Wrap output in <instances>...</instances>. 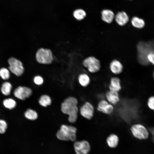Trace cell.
I'll return each instance as SVG.
<instances>
[{"label":"cell","instance_id":"6da1fadb","mask_svg":"<svg viewBox=\"0 0 154 154\" xmlns=\"http://www.w3.org/2000/svg\"><path fill=\"white\" fill-rule=\"evenodd\" d=\"M77 99L72 96H70L64 100L61 105V110L64 114L68 116V121L74 123L77 120L78 109L77 106Z\"/></svg>","mask_w":154,"mask_h":154},{"label":"cell","instance_id":"7a4b0ae2","mask_svg":"<svg viewBox=\"0 0 154 154\" xmlns=\"http://www.w3.org/2000/svg\"><path fill=\"white\" fill-rule=\"evenodd\" d=\"M137 58L139 63L143 66L149 65L150 63L148 60L147 56L150 53H154L153 43L151 41H140L137 44Z\"/></svg>","mask_w":154,"mask_h":154},{"label":"cell","instance_id":"3957f363","mask_svg":"<svg viewBox=\"0 0 154 154\" xmlns=\"http://www.w3.org/2000/svg\"><path fill=\"white\" fill-rule=\"evenodd\" d=\"M77 131L76 128L73 126L62 125L57 131L56 136L61 140L75 141L76 138Z\"/></svg>","mask_w":154,"mask_h":154},{"label":"cell","instance_id":"277c9868","mask_svg":"<svg viewBox=\"0 0 154 154\" xmlns=\"http://www.w3.org/2000/svg\"><path fill=\"white\" fill-rule=\"evenodd\" d=\"M37 61L39 63L44 64H51L53 60L51 50L48 49L39 48L36 54Z\"/></svg>","mask_w":154,"mask_h":154},{"label":"cell","instance_id":"5b68a950","mask_svg":"<svg viewBox=\"0 0 154 154\" xmlns=\"http://www.w3.org/2000/svg\"><path fill=\"white\" fill-rule=\"evenodd\" d=\"M82 64L89 72L92 73L98 72L101 68L100 61L93 56H89L83 60Z\"/></svg>","mask_w":154,"mask_h":154},{"label":"cell","instance_id":"8992f818","mask_svg":"<svg viewBox=\"0 0 154 154\" xmlns=\"http://www.w3.org/2000/svg\"><path fill=\"white\" fill-rule=\"evenodd\" d=\"M9 68L13 74L17 76H21L24 71L22 63L19 60L14 57L9 58L8 60Z\"/></svg>","mask_w":154,"mask_h":154},{"label":"cell","instance_id":"52a82bcc","mask_svg":"<svg viewBox=\"0 0 154 154\" xmlns=\"http://www.w3.org/2000/svg\"><path fill=\"white\" fill-rule=\"evenodd\" d=\"M131 131L135 137L140 139H147L149 133L147 130L143 125L137 124L133 125L131 127Z\"/></svg>","mask_w":154,"mask_h":154},{"label":"cell","instance_id":"ba28073f","mask_svg":"<svg viewBox=\"0 0 154 154\" xmlns=\"http://www.w3.org/2000/svg\"><path fill=\"white\" fill-rule=\"evenodd\" d=\"M74 147L76 154H88L90 150V144L85 140L75 141Z\"/></svg>","mask_w":154,"mask_h":154},{"label":"cell","instance_id":"9c48e42d","mask_svg":"<svg viewBox=\"0 0 154 154\" xmlns=\"http://www.w3.org/2000/svg\"><path fill=\"white\" fill-rule=\"evenodd\" d=\"M32 93V90L31 88L26 87L19 86L15 89L14 94L17 98L24 100L29 97Z\"/></svg>","mask_w":154,"mask_h":154},{"label":"cell","instance_id":"30bf717a","mask_svg":"<svg viewBox=\"0 0 154 154\" xmlns=\"http://www.w3.org/2000/svg\"><path fill=\"white\" fill-rule=\"evenodd\" d=\"M94 109L92 105L89 102H86L80 108V112L84 117L88 119H91L94 116Z\"/></svg>","mask_w":154,"mask_h":154},{"label":"cell","instance_id":"8fae6325","mask_svg":"<svg viewBox=\"0 0 154 154\" xmlns=\"http://www.w3.org/2000/svg\"><path fill=\"white\" fill-rule=\"evenodd\" d=\"M97 108L98 111L107 114H111L114 110L113 106L103 99L99 102Z\"/></svg>","mask_w":154,"mask_h":154},{"label":"cell","instance_id":"7c38bea8","mask_svg":"<svg viewBox=\"0 0 154 154\" xmlns=\"http://www.w3.org/2000/svg\"><path fill=\"white\" fill-rule=\"evenodd\" d=\"M109 67L111 72L116 74L121 73L123 69V66L121 63L117 59H114L111 62Z\"/></svg>","mask_w":154,"mask_h":154},{"label":"cell","instance_id":"4fadbf2b","mask_svg":"<svg viewBox=\"0 0 154 154\" xmlns=\"http://www.w3.org/2000/svg\"><path fill=\"white\" fill-rule=\"evenodd\" d=\"M106 97L108 101L113 105H116L119 101V98L118 92L110 90L106 94Z\"/></svg>","mask_w":154,"mask_h":154},{"label":"cell","instance_id":"5bb4252c","mask_svg":"<svg viewBox=\"0 0 154 154\" xmlns=\"http://www.w3.org/2000/svg\"><path fill=\"white\" fill-rule=\"evenodd\" d=\"M115 19L117 23L119 25H125L129 21L128 16L124 11L118 12L115 17Z\"/></svg>","mask_w":154,"mask_h":154},{"label":"cell","instance_id":"9a60e30c","mask_svg":"<svg viewBox=\"0 0 154 154\" xmlns=\"http://www.w3.org/2000/svg\"><path fill=\"white\" fill-rule=\"evenodd\" d=\"M109 88L110 90L119 92L121 88L120 79L116 77L112 78L110 79Z\"/></svg>","mask_w":154,"mask_h":154},{"label":"cell","instance_id":"2e32d148","mask_svg":"<svg viewBox=\"0 0 154 154\" xmlns=\"http://www.w3.org/2000/svg\"><path fill=\"white\" fill-rule=\"evenodd\" d=\"M102 19L103 21L108 23H111L114 17L113 12L110 10L104 9L102 12Z\"/></svg>","mask_w":154,"mask_h":154},{"label":"cell","instance_id":"e0dca14e","mask_svg":"<svg viewBox=\"0 0 154 154\" xmlns=\"http://www.w3.org/2000/svg\"><path fill=\"white\" fill-rule=\"evenodd\" d=\"M119 141V138L117 136L114 134L110 135L106 139L108 145L112 148L116 147L118 144Z\"/></svg>","mask_w":154,"mask_h":154},{"label":"cell","instance_id":"ac0fdd59","mask_svg":"<svg viewBox=\"0 0 154 154\" xmlns=\"http://www.w3.org/2000/svg\"><path fill=\"white\" fill-rule=\"evenodd\" d=\"M78 80L80 84L84 87L87 86L90 82L89 77L87 74L85 73L79 75L78 77Z\"/></svg>","mask_w":154,"mask_h":154},{"label":"cell","instance_id":"d6986e66","mask_svg":"<svg viewBox=\"0 0 154 154\" xmlns=\"http://www.w3.org/2000/svg\"><path fill=\"white\" fill-rule=\"evenodd\" d=\"M131 23L134 27L138 29L143 28L145 25V22L143 19L136 17L132 18Z\"/></svg>","mask_w":154,"mask_h":154},{"label":"cell","instance_id":"ffe728a7","mask_svg":"<svg viewBox=\"0 0 154 154\" xmlns=\"http://www.w3.org/2000/svg\"><path fill=\"white\" fill-rule=\"evenodd\" d=\"M12 88V85L10 82H5L2 84L1 90L3 94L7 96L10 94Z\"/></svg>","mask_w":154,"mask_h":154},{"label":"cell","instance_id":"44dd1931","mask_svg":"<svg viewBox=\"0 0 154 154\" xmlns=\"http://www.w3.org/2000/svg\"><path fill=\"white\" fill-rule=\"evenodd\" d=\"M38 102L41 106L46 107L51 104V100L48 96L43 95L40 96L39 100Z\"/></svg>","mask_w":154,"mask_h":154},{"label":"cell","instance_id":"7402d4cb","mask_svg":"<svg viewBox=\"0 0 154 154\" xmlns=\"http://www.w3.org/2000/svg\"><path fill=\"white\" fill-rule=\"evenodd\" d=\"M24 115L27 119L31 120H35L38 117V114L37 112L35 111L30 109H27Z\"/></svg>","mask_w":154,"mask_h":154},{"label":"cell","instance_id":"603a6c76","mask_svg":"<svg viewBox=\"0 0 154 154\" xmlns=\"http://www.w3.org/2000/svg\"><path fill=\"white\" fill-rule=\"evenodd\" d=\"M3 104L6 108L12 110L16 107V102L13 99L9 98L4 100L3 101Z\"/></svg>","mask_w":154,"mask_h":154},{"label":"cell","instance_id":"cb8c5ba5","mask_svg":"<svg viewBox=\"0 0 154 154\" xmlns=\"http://www.w3.org/2000/svg\"><path fill=\"white\" fill-rule=\"evenodd\" d=\"M86 14L85 11L82 9H78L74 11L73 15L78 20H81L85 17Z\"/></svg>","mask_w":154,"mask_h":154},{"label":"cell","instance_id":"d4e9b609","mask_svg":"<svg viewBox=\"0 0 154 154\" xmlns=\"http://www.w3.org/2000/svg\"><path fill=\"white\" fill-rule=\"evenodd\" d=\"M0 76L4 80H7L9 78L10 76L9 70L5 68L0 69Z\"/></svg>","mask_w":154,"mask_h":154},{"label":"cell","instance_id":"484cf974","mask_svg":"<svg viewBox=\"0 0 154 154\" xmlns=\"http://www.w3.org/2000/svg\"><path fill=\"white\" fill-rule=\"evenodd\" d=\"M7 128V124L6 121L3 119H0V133H5Z\"/></svg>","mask_w":154,"mask_h":154},{"label":"cell","instance_id":"4316f807","mask_svg":"<svg viewBox=\"0 0 154 154\" xmlns=\"http://www.w3.org/2000/svg\"><path fill=\"white\" fill-rule=\"evenodd\" d=\"M34 81L36 84L40 85L43 84V80L41 77L40 76H36L34 78Z\"/></svg>","mask_w":154,"mask_h":154},{"label":"cell","instance_id":"83f0119b","mask_svg":"<svg viewBox=\"0 0 154 154\" xmlns=\"http://www.w3.org/2000/svg\"><path fill=\"white\" fill-rule=\"evenodd\" d=\"M147 105L150 109L154 110V96H152L149 98Z\"/></svg>","mask_w":154,"mask_h":154},{"label":"cell","instance_id":"f1b7e54d","mask_svg":"<svg viewBox=\"0 0 154 154\" xmlns=\"http://www.w3.org/2000/svg\"><path fill=\"white\" fill-rule=\"evenodd\" d=\"M148 61L152 64L154 65V53L152 52L149 53L147 56Z\"/></svg>","mask_w":154,"mask_h":154},{"label":"cell","instance_id":"f546056e","mask_svg":"<svg viewBox=\"0 0 154 154\" xmlns=\"http://www.w3.org/2000/svg\"><path fill=\"white\" fill-rule=\"evenodd\" d=\"M149 130L153 135L152 139L154 142V127L150 128Z\"/></svg>","mask_w":154,"mask_h":154},{"label":"cell","instance_id":"4dcf8cb0","mask_svg":"<svg viewBox=\"0 0 154 154\" xmlns=\"http://www.w3.org/2000/svg\"><path fill=\"white\" fill-rule=\"evenodd\" d=\"M153 77H154V71L153 72Z\"/></svg>","mask_w":154,"mask_h":154},{"label":"cell","instance_id":"1f68e13d","mask_svg":"<svg viewBox=\"0 0 154 154\" xmlns=\"http://www.w3.org/2000/svg\"><path fill=\"white\" fill-rule=\"evenodd\" d=\"M153 43V44H154V42Z\"/></svg>","mask_w":154,"mask_h":154}]
</instances>
